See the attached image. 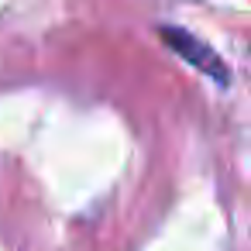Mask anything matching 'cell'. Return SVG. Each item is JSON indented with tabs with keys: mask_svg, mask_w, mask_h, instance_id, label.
Returning a JSON list of instances; mask_svg holds the SVG:
<instances>
[{
	"mask_svg": "<svg viewBox=\"0 0 251 251\" xmlns=\"http://www.w3.org/2000/svg\"><path fill=\"white\" fill-rule=\"evenodd\" d=\"M158 35H162V42H165L182 62H189L193 69H200L203 76H210L217 86H227V83H230V69H227V62H224L206 42H200L196 35H189L186 28H172V25L162 28Z\"/></svg>",
	"mask_w": 251,
	"mask_h": 251,
	"instance_id": "1",
	"label": "cell"
}]
</instances>
